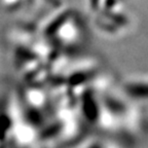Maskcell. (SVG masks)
I'll list each match as a JSON object with an SVG mask.
<instances>
[{
  "mask_svg": "<svg viewBox=\"0 0 148 148\" xmlns=\"http://www.w3.org/2000/svg\"><path fill=\"white\" fill-rule=\"evenodd\" d=\"M75 12L67 10L47 22L43 29L45 40L59 49H75L83 42L84 28Z\"/></svg>",
  "mask_w": 148,
  "mask_h": 148,
  "instance_id": "cell-1",
  "label": "cell"
},
{
  "mask_svg": "<svg viewBox=\"0 0 148 148\" xmlns=\"http://www.w3.org/2000/svg\"><path fill=\"white\" fill-rule=\"evenodd\" d=\"M121 8H104L96 14L95 24L99 31L105 34L116 35L123 32L131 24V20Z\"/></svg>",
  "mask_w": 148,
  "mask_h": 148,
  "instance_id": "cell-2",
  "label": "cell"
},
{
  "mask_svg": "<svg viewBox=\"0 0 148 148\" xmlns=\"http://www.w3.org/2000/svg\"><path fill=\"white\" fill-rule=\"evenodd\" d=\"M146 79L140 78H130L125 81L123 86V90L129 99L133 101L146 100Z\"/></svg>",
  "mask_w": 148,
  "mask_h": 148,
  "instance_id": "cell-3",
  "label": "cell"
},
{
  "mask_svg": "<svg viewBox=\"0 0 148 148\" xmlns=\"http://www.w3.org/2000/svg\"><path fill=\"white\" fill-rule=\"evenodd\" d=\"M86 2H88V9H90L92 14H96L101 9H103L106 0H86Z\"/></svg>",
  "mask_w": 148,
  "mask_h": 148,
  "instance_id": "cell-4",
  "label": "cell"
}]
</instances>
